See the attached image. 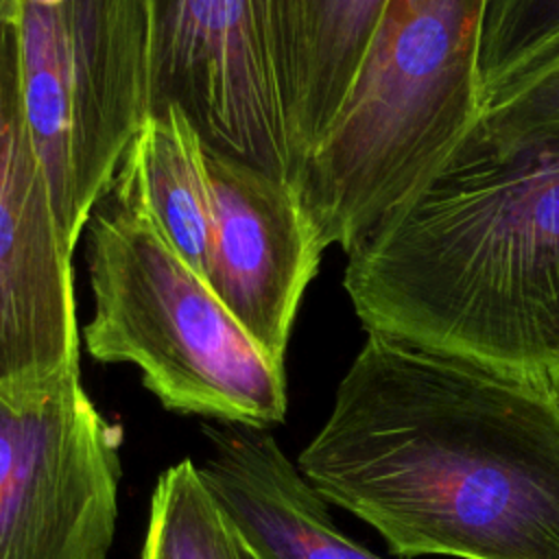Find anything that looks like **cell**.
I'll return each instance as SVG.
<instances>
[{"mask_svg":"<svg viewBox=\"0 0 559 559\" xmlns=\"http://www.w3.org/2000/svg\"><path fill=\"white\" fill-rule=\"evenodd\" d=\"M557 50L559 0H485L476 57L478 105Z\"/></svg>","mask_w":559,"mask_h":559,"instance_id":"cell-14","label":"cell"},{"mask_svg":"<svg viewBox=\"0 0 559 559\" xmlns=\"http://www.w3.org/2000/svg\"><path fill=\"white\" fill-rule=\"evenodd\" d=\"M345 253L367 334L559 400V129L496 140L474 127Z\"/></svg>","mask_w":559,"mask_h":559,"instance_id":"cell-2","label":"cell"},{"mask_svg":"<svg viewBox=\"0 0 559 559\" xmlns=\"http://www.w3.org/2000/svg\"><path fill=\"white\" fill-rule=\"evenodd\" d=\"M72 253L28 135L9 13L0 24L2 400L41 395L81 376Z\"/></svg>","mask_w":559,"mask_h":559,"instance_id":"cell-8","label":"cell"},{"mask_svg":"<svg viewBox=\"0 0 559 559\" xmlns=\"http://www.w3.org/2000/svg\"><path fill=\"white\" fill-rule=\"evenodd\" d=\"M199 467L214 500L264 559H384L334 524L328 502L262 428L203 426Z\"/></svg>","mask_w":559,"mask_h":559,"instance_id":"cell-10","label":"cell"},{"mask_svg":"<svg viewBox=\"0 0 559 559\" xmlns=\"http://www.w3.org/2000/svg\"><path fill=\"white\" fill-rule=\"evenodd\" d=\"M140 559H151V555H148L146 550H142V557H140Z\"/></svg>","mask_w":559,"mask_h":559,"instance_id":"cell-17","label":"cell"},{"mask_svg":"<svg viewBox=\"0 0 559 559\" xmlns=\"http://www.w3.org/2000/svg\"><path fill=\"white\" fill-rule=\"evenodd\" d=\"M83 389L0 397V559H107L120 439Z\"/></svg>","mask_w":559,"mask_h":559,"instance_id":"cell-7","label":"cell"},{"mask_svg":"<svg viewBox=\"0 0 559 559\" xmlns=\"http://www.w3.org/2000/svg\"><path fill=\"white\" fill-rule=\"evenodd\" d=\"M11 7H13V0H0V24L9 17Z\"/></svg>","mask_w":559,"mask_h":559,"instance_id":"cell-16","label":"cell"},{"mask_svg":"<svg viewBox=\"0 0 559 559\" xmlns=\"http://www.w3.org/2000/svg\"><path fill=\"white\" fill-rule=\"evenodd\" d=\"M151 111L179 107L207 148L297 183L280 0H144Z\"/></svg>","mask_w":559,"mask_h":559,"instance_id":"cell-6","label":"cell"},{"mask_svg":"<svg viewBox=\"0 0 559 559\" xmlns=\"http://www.w3.org/2000/svg\"><path fill=\"white\" fill-rule=\"evenodd\" d=\"M485 0H389L332 131L297 190L323 247L347 251L424 186L480 116Z\"/></svg>","mask_w":559,"mask_h":559,"instance_id":"cell-3","label":"cell"},{"mask_svg":"<svg viewBox=\"0 0 559 559\" xmlns=\"http://www.w3.org/2000/svg\"><path fill=\"white\" fill-rule=\"evenodd\" d=\"M317 493L413 559H559V400L367 334L297 459Z\"/></svg>","mask_w":559,"mask_h":559,"instance_id":"cell-1","label":"cell"},{"mask_svg":"<svg viewBox=\"0 0 559 559\" xmlns=\"http://www.w3.org/2000/svg\"><path fill=\"white\" fill-rule=\"evenodd\" d=\"M20 98L74 249L151 114L144 0H13Z\"/></svg>","mask_w":559,"mask_h":559,"instance_id":"cell-5","label":"cell"},{"mask_svg":"<svg viewBox=\"0 0 559 559\" xmlns=\"http://www.w3.org/2000/svg\"><path fill=\"white\" fill-rule=\"evenodd\" d=\"M94 310L81 336L98 362H127L170 411L223 424L284 421L286 373L140 210L111 203L87 223Z\"/></svg>","mask_w":559,"mask_h":559,"instance_id":"cell-4","label":"cell"},{"mask_svg":"<svg viewBox=\"0 0 559 559\" xmlns=\"http://www.w3.org/2000/svg\"><path fill=\"white\" fill-rule=\"evenodd\" d=\"M476 127L496 140L557 131L559 50L487 94Z\"/></svg>","mask_w":559,"mask_h":559,"instance_id":"cell-15","label":"cell"},{"mask_svg":"<svg viewBox=\"0 0 559 559\" xmlns=\"http://www.w3.org/2000/svg\"><path fill=\"white\" fill-rule=\"evenodd\" d=\"M111 192L116 203L146 214L210 284L214 203L205 142L179 107L168 105L146 116Z\"/></svg>","mask_w":559,"mask_h":559,"instance_id":"cell-12","label":"cell"},{"mask_svg":"<svg viewBox=\"0 0 559 559\" xmlns=\"http://www.w3.org/2000/svg\"><path fill=\"white\" fill-rule=\"evenodd\" d=\"M142 550L151 559H264L214 500L192 459L159 474Z\"/></svg>","mask_w":559,"mask_h":559,"instance_id":"cell-13","label":"cell"},{"mask_svg":"<svg viewBox=\"0 0 559 559\" xmlns=\"http://www.w3.org/2000/svg\"><path fill=\"white\" fill-rule=\"evenodd\" d=\"M386 2L280 0L284 105L299 170L343 111Z\"/></svg>","mask_w":559,"mask_h":559,"instance_id":"cell-11","label":"cell"},{"mask_svg":"<svg viewBox=\"0 0 559 559\" xmlns=\"http://www.w3.org/2000/svg\"><path fill=\"white\" fill-rule=\"evenodd\" d=\"M212 186L210 286L280 365L325 251L295 183L205 146Z\"/></svg>","mask_w":559,"mask_h":559,"instance_id":"cell-9","label":"cell"}]
</instances>
